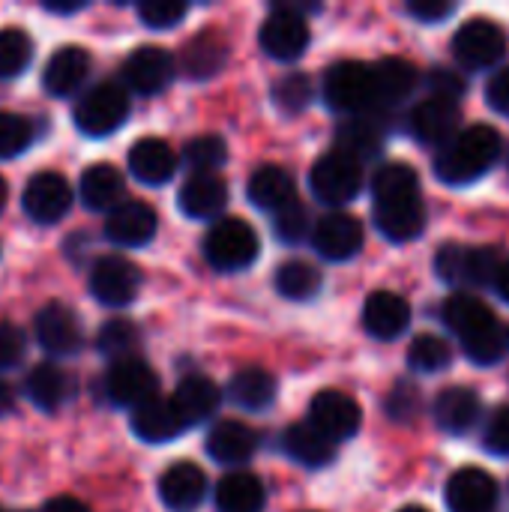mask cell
I'll list each match as a JSON object with an SVG mask.
<instances>
[{
  "mask_svg": "<svg viewBox=\"0 0 509 512\" xmlns=\"http://www.w3.org/2000/svg\"><path fill=\"white\" fill-rule=\"evenodd\" d=\"M504 153V138L492 126H468L435 156V174L450 186H465L492 171Z\"/></svg>",
  "mask_w": 509,
  "mask_h": 512,
  "instance_id": "cell-1",
  "label": "cell"
},
{
  "mask_svg": "<svg viewBox=\"0 0 509 512\" xmlns=\"http://www.w3.org/2000/svg\"><path fill=\"white\" fill-rule=\"evenodd\" d=\"M324 102L339 114H369L378 105L375 69L363 60H339L324 75Z\"/></svg>",
  "mask_w": 509,
  "mask_h": 512,
  "instance_id": "cell-2",
  "label": "cell"
},
{
  "mask_svg": "<svg viewBox=\"0 0 509 512\" xmlns=\"http://www.w3.org/2000/svg\"><path fill=\"white\" fill-rule=\"evenodd\" d=\"M126 117H129V93L117 81H102V84L90 87L75 102V111H72L78 132H84L90 138H105V135L117 132L126 123Z\"/></svg>",
  "mask_w": 509,
  "mask_h": 512,
  "instance_id": "cell-3",
  "label": "cell"
},
{
  "mask_svg": "<svg viewBox=\"0 0 509 512\" xmlns=\"http://www.w3.org/2000/svg\"><path fill=\"white\" fill-rule=\"evenodd\" d=\"M258 252L261 240L255 228L243 219H219L204 237V258L222 273L246 270L258 258Z\"/></svg>",
  "mask_w": 509,
  "mask_h": 512,
  "instance_id": "cell-4",
  "label": "cell"
},
{
  "mask_svg": "<svg viewBox=\"0 0 509 512\" xmlns=\"http://www.w3.org/2000/svg\"><path fill=\"white\" fill-rule=\"evenodd\" d=\"M501 264L504 261L495 249H474V246H459V243H447L435 255V273L453 288L495 285Z\"/></svg>",
  "mask_w": 509,
  "mask_h": 512,
  "instance_id": "cell-5",
  "label": "cell"
},
{
  "mask_svg": "<svg viewBox=\"0 0 509 512\" xmlns=\"http://www.w3.org/2000/svg\"><path fill=\"white\" fill-rule=\"evenodd\" d=\"M309 186H312L315 198L330 204V207L348 204L363 189V165L357 159L339 153V150H330L312 165Z\"/></svg>",
  "mask_w": 509,
  "mask_h": 512,
  "instance_id": "cell-6",
  "label": "cell"
},
{
  "mask_svg": "<svg viewBox=\"0 0 509 512\" xmlns=\"http://www.w3.org/2000/svg\"><path fill=\"white\" fill-rule=\"evenodd\" d=\"M258 42H261L264 54L273 57V60L291 63V60L303 57V51L309 48V24H306V15L294 3L273 6V12L261 24Z\"/></svg>",
  "mask_w": 509,
  "mask_h": 512,
  "instance_id": "cell-7",
  "label": "cell"
},
{
  "mask_svg": "<svg viewBox=\"0 0 509 512\" xmlns=\"http://www.w3.org/2000/svg\"><path fill=\"white\" fill-rule=\"evenodd\" d=\"M33 336L51 357H75L84 345V327L66 303H45L33 315Z\"/></svg>",
  "mask_w": 509,
  "mask_h": 512,
  "instance_id": "cell-8",
  "label": "cell"
},
{
  "mask_svg": "<svg viewBox=\"0 0 509 512\" xmlns=\"http://www.w3.org/2000/svg\"><path fill=\"white\" fill-rule=\"evenodd\" d=\"M453 54L468 69H492L507 54V33L489 18H471L453 36Z\"/></svg>",
  "mask_w": 509,
  "mask_h": 512,
  "instance_id": "cell-9",
  "label": "cell"
},
{
  "mask_svg": "<svg viewBox=\"0 0 509 512\" xmlns=\"http://www.w3.org/2000/svg\"><path fill=\"white\" fill-rule=\"evenodd\" d=\"M141 291V270L123 255H105L90 267V294L108 306L123 309Z\"/></svg>",
  "mask_w": 509,
  "mask_h": 512,
  "instance_id": "cell-10",
  "label": "cell"
},
{
  "mask_svg": "<svg viewBox=\"0 0 509 512\" xmlns=\"http://www.w3.org/2000/svg\"><path fill=\"white\" fill-rule=\"evenodd\" d=\"M105 396H108V402L135 411L144 402L159 396V378L141 357H129V360H120V363L108 366V372H105Z\"/></svg>",
  "mask_w": 509,
  "mask_h": 512,
  "instance_id": "cell-11",
  "label": "cell"
},
{
  "mask_svg": "<svg viewBox=\"0 0 509 512\" xmlns=\"http://www.w3.org/2000/svg\"><path fill=\"white\" fill-rule=\"evenodd\" d=\"M21 207L33 222L54 225L72 207V186L57 171H39L27 180V186L21 192Z\"/></svg>",
  "mask_w": 509,
  "mask_h": 512,
  "instance_id": "cell-12",
  "label": "cell"
},
{
  "mask_svg": "<svg viewBox=\"0 0 509 512\" xmlns=\"http://www.w3.org/2000/svg\"><path fill=\"white\" fill-rule=\"evenodd\" d=\"M177 75V60L162 45H141L123 63V81L138 96L162 93Z\"/></svg>",
  "mask_w": 509,
  "mask_h": 512,
  "instance_id": "cell-13",
  "label": "cell"
},
{
  "mask_svg": "<svg viewBox=\"0 0 509 512\" xmlns=\"http://www.w3.org/2000/svg\"><path fill=\"white\" fill-rule=\"evenodd\" d=\"M309 423L336 444V441H348L360 432L363 411L354 396H348L342 390H321L309 405Z\"/></svg>",
  "mask_w": 509,
  "mask_h": 512,
  "instance_id": "cell-14",
  "label": "cell"
},
{
  "mask_svg": "<svg viewBox=\"0 0 509 512\" xmlns=\"http://www.w3.org/2000/svg\"><path fill=\"white\" fill-rule=\"evenodd\" d=\"M459 102H447V99H423L411 108L408 117V129L411 135L426 144V147H447L462 129H459Z\"/></svg>",
  "mask_w": 509,
  "mask_h": 512,
  "instance_id": "cell-15",
  "label": "cell"
},
{
  "mask_svg": "<svg viewBox=\"0 0 509 512\" xmlns=\"http://www.w3.org/2000/svg\"><path fill=\"white\" fill-rule=\"evenodd\" d=\"M363 243H366L363 222L342 210L324 216L312 231V246L327 261H351L354 255H360Z\"/></svg>",
  "mask_w": 509,
  "mask_h": 512,
  "instance_id": "cell-16",
  "label": "cell"
},
{
  "mask_svg": "<svg viewBox=\"0 0 509 512\" xmlns=\"http://www.w3.org/2000/svg\"><path fill=\"white\" fill-rule=\"evenodd\" d=\"M90 66H93V60H90L87 48H81V45H60L48 57V63L42 69L45 93L54 96V99L75 96L84 87V81L90 78Z\"/></svg>",
  "mask_w": 509,
  "mask_h": 512,
  "instance_id": "cell-17",
  "label": "cell"
},
{
  "mask_svg": "<svg viewBox=\"0 0 509 512\" xmlns=\"http://www.w3.org/2000/svg\"><path fill=\"white\" fill-rule=\"evenodd\" d=\"M375 225L393 243L417 240L426 228V204L420 195H399L375 201Z\"/></svg>",
  "mask_w": 509,
  "mask_h": 512,
  "instance_id": "cell-18",
  "label": "cell"
},
{
  "mask_svg": "<svg viewBox=\"0 0 509 512\" xmlns=\"http://www.w3.org/2000/svg\"><path fill=\"white\" fill-rule=\"evenodd\" d=\"M501 489L492 474L480 468H462L447 483L450 512H495Z\"/></svg>",
  "mask_w": 509,
  "mask_h": 512,
  "instance_id": "cell-19",
  "label": "cell"
},
{
  "mask_svg": "<svg viewBox=\"0 0 509 512\" xmlns=\"http://www.w3.org/2000/svg\"><path fill=\"white\" fill-rule=\"evenodd\" d=\"M156 210L144 201H123L105 216V237L117 246H147L156 237Z\"/></svg>",
  "mask_w": 509,
  "mask_h": 512,
  "instance_id": "cell-20",
  "label": "cell"
},
{
  "mask_svg": "<svg viewBox=\"0 0 509 512\" xmlns=\"http://www.w3.org/2000/svg\"><path fill=\"white\" fill-rule=\"evenodd\" d=\"M363 327H366L369 336H375L381 342H393V339L405 336V330L411 327L408 300L393 294V291L369 294V300L363 306Z\"/></svg>",
  "mask_w": 509,
  "mask_h": 512,
  "instance_id": "cell-21",
  "label": "cell"
},
{
  "mask_svg": "<svg viewBox=\"0 0 509 512\" xmlns=\"http://www.w3.org/2000/svg\"><path fill=\"white\" fill-rule=\"evenodd\" d=\"M207 495V477L192 462H177L159 477V498L171 512H195Z\"/></svg>",
  "mask_w": 509,
  "mask_h": 512,
  "instance_id": "cell-22",
  "label": "cell"
},
{
  "mask_svg": "<svg viewBox=\"0 0 509 512\" xmlns=\"http://www.w3.org/2000/svg\"><path fill=\"white\" fill-rule=\"evenodd\" d=\"M123 192H126V180L120 168L111 162H93L90 168H84L78 180V195L84 207L96 213H111L114 207H120L126 201Z\"/></svg>",
  "mask_w": 509,
  "mask_h": 512,
  "instance_id": "cell-23",
  "label": "cell"
},
{
  "mask_svg": "<svg viewBox=\"0 0 509 512\" xmlns=\"http://www.w3.org/2000/svg\"><path fill=\"white\" fill-rule=\"evenodd\" d=\"M180 72L192 81H207L213 75L222 72V66L228 63V42L222 33L216 30H204L198 36H192L183 51H180Z\"/></svg>",
  "mask_w": 509,
  "mask_h": 512,
  "instance_id": "cell-24",
  "label": "cell"
},
{
  "mask_svg": "<svg viewBox=\"0 0 509 512\" xmlns=\"http://www.w3.org/2000/svg\"><path fill=\"white\" fill-rule=\"evenodd\" d=\"M258 432L240 420H219L207 435V453L219 465H246L258 453Z\"/></svg>",
  "mask_w": 509,
  "mask_h": 512,
  "instance_id": "cell-25",
  "label": "cell"
},
{
  "mask_svg": "<svg viewBox=\"0 0 509 512\" xmlns=\"http://www.w3.org/2000/svg\"><path fill=\"white\" fill-rule=\"evenodd\" d=\"M132 432L147 444H168L186 432V423L171 399H150L132 411Z\"/></svg>",
  "mask_w": 509,
  "mask_h": 512,
  "instance_id": "cell-26",
  "label": "cell"
},
{
  "mask_svg": "<svg viewBox=\"0 0 509 512\" xmlns=\"http://www.w3.org/2000/svg\"><path fill=\"white\" fill-rule=\"evenodd\" d=\"M441 318H444L447 330H450L453 336H459L462 345L471 342V339H477V336H483L486 330H492V327L501 324V321L495 318V312H492L483 300H477V297H471V294H453V297L444 303Z\"/></svg>",
  "mask_w": 509,
  "mask_h": 512,
  "instance_id": "cell-27",
  "label": "cell"
},
{
  "mask_svg": "<svg viewBox=\"0 0 509 512\" xmlns=\"http://www.w3.org/2000/svg\"><path fill=\"white\" fill-rule=\"evenodd\" d=\"M435 423L447 432V435H465L480 423L483 405L480 396L468 387H447L435 396L432 405Z\"/></svg>",
  "mask_w": 509,
  "mask_h": 512,
  "instance_id": "cell-28",
  "label": "cell"
},
{
  "mask_svg": "<svg viewBox=\"0 0 509 512\" xmlns=\"http://www.w3.org/2000/svg\"><path fill=\"white\" fill-rule=\"evenodd\" d=\"M228 204V183L219 174H192L177 195V207L189 219H213Z\"/></svg>",
  "mask_w": 509,
  "mask_h": 512,
  "instance_id": "cell-29",
  "label": "cell"
},
{
  "mask_svg": "<svg viewBox=\"0 0 509 512\" xmlns=\"http://www.w3.org/2000/svg\"><path fill=\"white\" fill-rule=\"evenodd\" d=\"M129 171L147 186H162L177 171V153L162 138H141L129 150Z\"/></svg>",
  "mask_w": 509,
  "mask_h": 512,
  "instance_id": "cell-30",
  "label": "cell"
},
{
  "mask_svg": "<svg viewBox=\"0 0 509 512\" xmlns=\"http://www.w3.org/2000/svg\"><path fill=\"white\" fill-rule=\"evenodd\" d=\"M24 390L39 411H57L75 396V378L57 363H39L30 369Z\"/></svg>",
  "mask_w": 509,
  "mask_h": 512,
  "instance_id": "cell-31",
  "label": "cell"
},
{
  "mask_svg": "<svg viewBox=\"0 0 509 512\" xmlns=\"http://www.w3.org/2000/svg\"><path fill=\"white\" fill-rule=\"evenodd\" d=\"M219 399H222L219 396V387L207 375H189V378H183L177 384L174 396H171V402L180 411L186 429L210 420L216 414V408H219Z\"/></svg>",
  "mask_w": 509,
  "mask_h": 512,
  "instance_id": "cell-32",
  "label": "cell"
},
{
  "mask_svg": "<svg viewBox=\"0 0 509 512\" xmlns=\"http://www.w3.org/2000/svg\"><path fill=\"white\" fill-rule=\"evenodd\" d=\"M249 201L258 210H270L279 213L288 204L297 201L294 192V177L282 168V165H261L252 177H249V189H246Z\"/></svg>",
  "mask_w": 509,
  "mask_h": 512,
  "instance_id": "cell-33",
  "label": "cell"
},
{
  "mask_svg": "<svg viewBox=\"0 0 509 512\" xmlns=\"http://www.w3.org/2000/svg\"><path fill=\"white\" fill-rule=\"evenodd\" d=\"M375 93H378V105H399L405 102L417 84H420V72L411 60L405 57H384L375 66Z\"/></svg>",
  "mask_w": 509,
  "mask_h": 512,
  "instance_id": "cell-34",
  "label": "cell"
},
{
  "mask_svg": "<svg viewBox=\"0 0 509 512\" xmlns=\"http://www.w3.org/2000/svg\"><path fill=\"white\" fill-rule=\"evenodd\" d=\"M384 147V129L372 114H357L336 129V150L357 159L360 165L378 156Z\"/></svg>",
  "mask_w": 509,
  "mask_h": 512,
  "instance_id": "cell-35",
  "label": "cell"
},
{
  "mask_svg": "<svg viewBox=\"0 0 509 512\" xmlns=\"http://www.w3.org/2000/svg\"><path fill=\"white\" fill-rule=\"evenodd\" d=\"M282 447L294 462L306 468H324L336 459V444L327 435H321L312 423H294L291 429H285Z\"/></svg>",
  "mask_w": 509,
  "mask_h": 512,
  "instance_id": "cell-36",
  "label": "cell"
},
{
  "mask_svg": "<svg viewBox=\"0 0 509 512\" xmlns=\"http://www.w3.org/2000/svg\"><path fill=\"white\" fill-rule=\"evenodd\" d=\"M228 396L243 411H264L276 399V378L261 366H246L231 378Z\"/></svg>",
  "mask_w": 509,
  "mask_h": 512,
  "instance_id": "cell-37",
  "label": "cell"
},
{
  "mask_svg": "<svg viewBox=\"0 0 509 512\" xmlns=\"http://www.w3.org/2000/svg\"><path fill=\"white\" fill-rule=\"evenodd\" d=\"M264 486L249 471H234L216 486V512H261Z\"/></svg>",
  "mask_w": 509,
  "mask_h": 512,
  "instance_id": "cell-38",
  "label": "cell"
},
{
  "mask_svg": "<svg viewBox=\"0 0 509 512\" xmlns=\"http://www.w3.org/2000/svg\"><path fill=\"white\" fill-rule=\"evenodd\" d=\"M276 291L285 297V300H312L318 291H321V270L309 261H285L279 270H276Z\"/></svg>",
  "mask_w": 509,
  "mask_h": 512,
  "instance_id": "cell-39",
  "label": "cell"
},
{
  "mask_svg": "<svg viewBox=\"0 0 509 512\" xmlns=\"http://www.w3.org/2000/svg\"><path fill=\"white\" fill-rule=\"evenodd\" d=\"M141 345V333L132 321L126 318H111L99 327V336H96V348L102 357H108L111 363H120V360H129L135 357Z\"/></svg>",
  "mask_w": 509,
  "mask_h": 512,
  "instance_id": "cell-40",
  "label": "cell"
},
{
  "mask_svg": "<svg viewBox=\"0 0 509 512\" xmlns=\"http://www.w3.org/2000/svg\"><path fill=\"white\" fill-rule=\"evenodd\" d=\"M453 363V348L447 339L441 336H432V333H420L411 348H408V366L414 372H423V375H435V372H444L447 366Z\"/></svg>",
  "mask_w": 509,
  "mask_h": 512,
  "instance_id": "cell-41",
  "label": "cell"
},
{
  "mask_svg": "<svg viewBox=\"0 0 509 512\" xmlns=\"http://www.w3.org/2000/svg\"><path fill=\"white\" fill-rule=\"evenodd\" d=\"M375 201L399 198V195H420V177L408 162H387L372 177Z\"/></svg>",
  "mask_w": 509,
  "mask_h": 512,
  "instance_id": "cell-42",
  "label": "cell"
},
{
  "mask_svg": "<svg viewBox=\"0 0 509 512\" xmlns=\"http://www.w3.org/2000/svg\"><path fill=\"white\" fill-rule=\"evenodd\" d=\"M33 60V39L21 27H0V78H18Z\"/></svg>",
  "mask_w": 509,
  "mask_h": 512,
  "instance_id": "cell-43",
  "label": "cell"
},
{
  "mask_svg": "<svg viewBox=\"0 0 509 512\" xmlns=\"http://www.w3.org/2000/svg\"><path fill=\"white\" fill-rule=\"evenodd\" d=\"M183 162L192 174H216L228 162V147L219 135H198L183 147Z\"/></svg>",
  "mask_w": 509,
  "mask_h": 512,
  "instance_id": "cell-44",
  "label": "cell"
},
{
  "mask_svg": "<svg viewBox=\"0 0 509 512\" xmlns=\"http://www.w3.org/2000/svg\"><path fill=\"white\" fill-rule=\"evenodd\" d=\"M36 138V126L30 117L15 111H0V159L21 156Z\"/></svg>",
  "mask_w": 509,
  "mask_h": 512,
  "instance_id": "cell-45",
  "label": "cell"
},
{
  "mask_svg": "<svg viewBox=\"0 0 509 512\" xmlns=\"http://www.w3.org/2000/svg\"><path fill=\"white\" fill-rule=\"evenodd\" d=\"M273 231L282 243H303L306 237H312V216H309V207L303 201H294L288 204L285 210H279L273 216Z\"/></svg>",
  "mask_w": 509,
  "mask_h": 512,
  "instance_id": "cell-46",
  "label": "cell"
},
{
  "mask_svg": "<svg viewBox=\"0 0 509 512\" xmlns=\"http://www.w3.org/2000/svg\"><path fill=\"white\" fill-rule=\"evenodd\" d=\"M315 99V90H312V81L300 72H291L285 75L282 81H276L273 87V102L285 111V114H297L303 108H309Z\"/></svg>",
  "mask_w": 509,
  "mask_h": 512,
  "instance_id": "cell-47",
  "label": "cell"
},
{
  "mask_svg": "<svg viewBox=\"0 0 509 512\" xmlns=\"http://www.w3.org/2000/svg\"><path fill=\"white\" fill-rule=\"evenodd\" d=\"M135 12H138V18H141L147 27H153V30H168V27H174V24H180V21L186 18L189 6L180 3V0H144V3H138Z\"/></svg>",
  "mask_w": 509,
  "mask_h": 512,
  "instance_id": "cell-48",
  "label": "cell"
},
{
  "mask_svg": "<svg viewBox=\"0 0 509 512\" xmlns=\"http://www.w3.org/2000/svg\"><path fill=\"white\" fill-rule=\"evenodd\" d=\"M27 354V339L12 321H0V372L15 369Z\"/></svg>",
  "mask_w": 509,
  "mask_h": 512,
  "instance_id": "cell-49",
  "label": "cell"
},
{
  "mask_svg": "<svg viewBox=\"0 0 509 512\" xmlns=\"http://www.w3.org/2000/svg\"><path fill=\"white\" fill-rule=\"evenodd\" d=\"M384 405H387V414L393 420H402L405 423V420L417 417V411H420V393L411 384H396Z\"/></svg>",
  "mask_w": 509,
  "mask_h": 512,
  "instance_id": "cell-50",
  "label": "cell"
},
{
  "mask_svg": "<svg viewBox=\"0 0 509 512\" xmlns=\"http://www.w3.org/2000/svg\"><path fill=\"white\" fill-rule=\"evenodd\" d=\"M426 84H429V96H435V99H447V102H459V96L465 93V78L459 75V72H453V69H435L429 78H426Z\"/></svg>",
  "mask_w": 509,
  "mask_h": 512,
  "instance_id": "cell-51",
  "label": "cell"
},
{
  "mask_svg": "<svg viewBox=\"0 0 509 512\" xmlns=\"http://www.w3.org/2000/svg\"><path fill=\"white\" fill-rule=\"evenodd\" d=\"M453 12H456V3L453 0H411L408 3V15H414L423 24L447 21Z\"/></svg>",
  "mask_w": 509,
  "mask_h": 512,
  "instance_id": "cell-52",
  "label": "cell"
},
{
  "mask_svg": "<svg viewBox=\"0 0 509 512\" xmlns=\"http://www.w3.org/2000/svg\"><path fill=\"white\" fill-rule=\"evenodd\" d=\"M483 444H486V450L495 453V456H509V408H501V411L489 420V429H486Z\"/></svg>",
  "mask_w": 509,
  "mask_h": 512,
  "instance_id": "cell-53",
  "label": "cell"
},
{
  "mask_svg": "<svg viewBox=\"0 0 509 512\" xmlns=\"http://www.w3.org/2000/svg\"><path fill=\"white\" fill-rule=\"evenodd\" d=\"M486 99H489V105H492L498 114L509 117V66L492 75V81H489V87H486Z\"/></svg>",
  "mask_w": 509,
  "mask_h": 512,
  "instance_id": "cell-54",
  "label": "cell"
},
{
  "mask_svg": "<svg viewBox=\"0 0 509 512\" xmlns=\"http://www.w3.org/2000/svg\"><path fill=\"white\" fill-rule=\"evenodd\" d=\"M42 512H90V510H87V504H84V501H78V498H72V495H57V498H51V501L45 504V510Z\"/></svg>",
  "mask_w": 509,
  "mask_h": 512,
  "instance_id": "cell-55",
  "label": "cell"
},
{
  "mask_svg": "<svg viewBox=\"0 0 509 512\" xmlns=\"http://www.w3.org/2000/svg\"><path fill=\"white\" fill-rule=\"evenodd\" d=\"M84 6H87L84 0H75V3H48V0H45V3H42V9H45V12H54V15H75V12H81Z\"/></svg>",
  "mask_w": 509,
  "mask_h": 512,
  "instance_id": "cell-56",
  "label": "cell"
},
{
  "mask_svg": "<svg viewBox=\"0 0 509 512\" xmlns=\"http://www.w3.org/2000/svg\"><path fill=\"white\" fill-rule=\"evenodd\" d=\"M495 291H498V297L509 303V261L501 264V270H498V276H495V285H492Z\"/></svg>",
  "mask_w": 509,
  "mask_h": 512,
  "instance_id": "cell-57",
  "label": "cell"
},
{
  "mask_svg": "<svg viewBox=\"0 0 509 512\" xmlns=\"http://www.w3.org/2000/svg\"><path fill=\"white\" fill-rule=\"evenodd\" d=\"M12 408H15V390L0 378V417H3V414H9Z\"/></svg>",
  "mask_w": 509,
  "mask_h": 512,
  "instance_id": "cell-58",
  "label": "cell"
},
{
  "mask_svg": "<svg viewBox=\"0 0 509 512\" xmlns=\"http://www.w3.org/2000/svg\"><path fill=\"white\" fill-rule=\"evenodd\" d=\"M6 198H9V186H6V180L0 177V210L6 207Z\"/></svg>",
  "mask_w": 509,
  "mask_h": 512,
  "instance_id": "cell-59",
  "label": "cell"
},
{
  "mask_svg": "<svg viewBox=\"0 0 509 512\" xmlns=\"http://www.w3.org/2000/svg\"><path fill=\"white\" fill-rule=\"evenodd\" d=\"M399 512H429L426 507H405V510H399Z\"/></svg>",
  "mask_w": 509,
  "mask_h": 512,
  "instance_id": "cell-60",
  "label": "cell"
},
{
  "mask_svg": "<svg viewBox=\"0 0 509 512\" xmlns=\"http://www.w3.org/2000/svg\"><path fill=\"white\" fill-rule=\"evenodd\" d=\"M507 168H509V147H507Z\"/></svg>",
  "mask_w": 509,
  "mask_h": 512,
  "instance_id": "cell-61",
  "label": "cell"
},
{
  "mask_svg": "<svg viewBox=\"0 0 509 512\" xmlns=\"http://www.w3.org/2000/svg\"><path fill=\"white\" fill-rule=\"evenodd\" d=\"M0 512H3V510H0Z\"/></svg>",
  "mask_w": 509,
  "mask_h": 512,
  "instance_id": "cell-62",
  "label": "cell"
},
{
  "mask_svg": "<svg viewBox=\"0 0 509 512\" xmlns=\"http://www.w3.org/2000/svg\"><path fill=\"white\" fill-rule=\"evenodd\" d=\"M507 336H509V333H507Z\"/></svg>",
  "mask_w": 509,
  "mask_h": 512,
  "instance_id": "cell-63",
  "label": "cell"
}]
</instances>
